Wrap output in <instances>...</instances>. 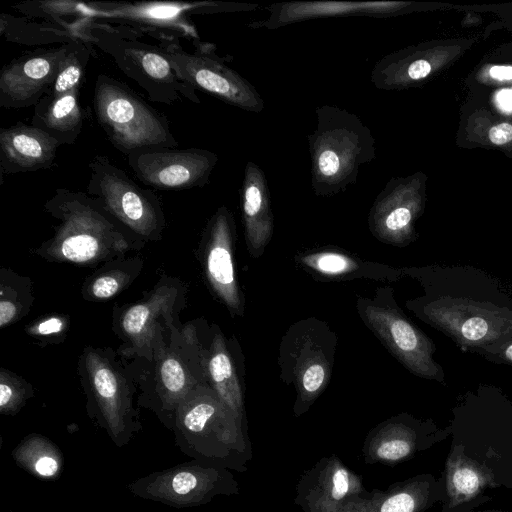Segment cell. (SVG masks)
I'll return each instance as SVG.
<instances>
[{"label": "cell", "instance_id": "obj_1", "mask_svg": "<svg viewBox=\"0 0 512 512\" xmlns=\"http://www.w3.org/2000/svg\"><path fill=\"white\" fill-rule=\"evenodd\" d=\"M316 119L307 136L311 186L317 196H333L354 184L360 166L375 159V139L356 114L337 106H318Z\"/></svg>", "mask_w": 512, "mask_h": 512}, {"label": "cell", "instance_id": "obj_2", "mask_svg": "<svg viewBox=\"0 0 512 512\" xmlns=\"http://www.w3.org/2000/svg\"><path fill=\"white\" fill-rule=\"evenodd\" d=\"M78 33L82 39L109 55L151 101L166 105L182 99L200 103L196 90L177 76L161 48L143 39L140 30L88 19L82 22Z\"/></svg>", "mask_w": 512, "mask_h": 512}, {"label": "cell", "instance_id": "obj_3", "mask_svg": "<svg viewBox=\"0 0 512 512\" xmlns=\"http://www.w3.org/2000/svg\"><path fill=\"white\" fill-rule=\"evenodd\" d=\"M93 110L110 143L123 154L177 148L168 119L113 77H96Z\"/></svg>", "mask_w": 512, "mask_h": 512}, {"label": "cell", "instance_id": "obj_4", "mask_svg": "<svg viewBox=\"0 0 512 512\" xmlns=\"http://www.w3.org/2000/svg\"><path fill=\"white\" fill-rule=\"evenodd\" d=\"M175 444L192 459L224 468H238L243 451L239 421L212 395L184 399L176 414Z\"/></svg>", "mask_w": 512, "mask_h": 512}, {"label": "cell", "instance_id": "obj_5", "mask_svg": "<svg viewBox=\"0 0 512 512\" xmlns=\"http://www.w3.org/2000/svg\"><path fill=\"white\" fill-rule=\"evenodd\" d=\"M168 58L177 76L185 83L212 94L227 104L248 112L264 110V100L255 87L216 54L210 43L194 40V52L185 50L179 37L148 33Z\"/></svg>", "mask_w": 512, "mask_h": 512}, {"label": "cell", "instance_id": "obj_6", "mask_svg": "<svg viewBox=\"0 0 512 512\" xmlns=\"http://www.w3.org/2000/svg\"><path fill=\"white\" fill-rule=\"evenodd\" d=\"M258 4L202 1V2H83L87 19L112 20L115 24L133 27L145 33H161L199 40L187 13L212 14L222 12H249Z\"/></svg>", "mask_w": 512, "mask_h": 512}, {"label": "cell", "instance_id": "obj_7", "mask_svg": "<svg viewBox=\"0 0 512 512\" xmlns=\"http://www.w3.org/2000/svg\"><path fill=\"white\" fill-rule=\"evenodd\" d=\"M127 490L136 497L174 508L205 505L219 495L237 491V483L227 468L191 461L152 472L135 479Z\"/></svg>", "mask_w": 512, "mask_h": 512}, {"label": "cell", "instance_id": "obj_8", "mask_svg": "<svg viewBox=\"0 0 512 512\" xmlns=\"http://www.w3.org/2000/svg\"><path fill=\"white\" fill-rule=\"evenodd\" d=\"M89 170L87 194L105 212L143 234L159 229L163 223L161 202L152 190L138 186L106 156H94Z\"/></svg>", "mask_w": 512, "mask_h": 512}, {"label": "cell", "instance_id": "obj_9", "mask_svg": "<svg viewBox=\"0 0 512 512\" xmlns=\"http://www.w3.org/2000/svg\"><path fill=\"white\" fill-rule=\"evenodd\" d=\"M217 162V154L201 148H154L127 155V163L137 179L161 190L203 187Z\"/></svg>", "mask_w": 512, "mask_h": 512}, {"label": "cell", "instance_id": "obj_10", "mask_svg": "<svg viewBox=\"0 0 512 512\" xmlns=\"http://www.w3.org/2000/svg\"><path fill=\"white\" fill-rule=\"evenodd\" d=\"M67 45L37 49L6 64L0 72V106L20 109L36 105L55 81Z\"/></svg>", "mask_w": 512, "mask_h": 512}, {"label": "cell", "instance_id": "obj_11", "mask_svg": "<svg viewBox=\"0 0 512 512\" xmlns=\"http://www.w3.org/2000/svg\"><path fill=\"white\" fill-rule=\"evenodd\" d=\"M419 175L391 178L379 192L369 212V227L380 240L400 244L412 233L423 201Z\"/></svg>", "mask_w": 512, "mask_h": 512}, {"label": "cell", "instance_id": "obj_12", "mask_svg": "<svg viewBox=\"0 0 512 512\" xmlns=\"http://www.w3.org/2000/svg\"><path fill=\"white\" fill-rule=\"evenodd\" d=\"M411 2L406 1H289L272 3L266 7L267 18L253 21L251 29L275 30L297 22L339 16L391 17L408 10Z\"/></svg>", "mask_w": 512, "mask_h": 512}, {"label": "cell", "instance_id": "obj_13", "mask_svg": "<svg viewBox=\"0 0 512 512\" xmlns=\"http://www.w3.org/2000/svg\"><path fill=\"white\" fill-rule=\"evenodd\" d=\"M58 141L33 125L17 123L0 131V174L49 169Z\"/></svg>", "mask_w": 512, "mask_h": 512}, {"label": "cell", "instance_id": "obj_14", "mask_svg": "<svg viewBox=\"0 0 512 512\" xmlns=\"http://www.w3.org/2000/svg\"><path fill=\"white\" fill-rule=\"evenodd\" d=\"M364 318L392 352L411 370L430 377L434 365L421 334L397 312L374 305L364 308Z\"/></svg>", "mask_w": 512, "mask_h": 512}, {"label": "cell", "instance_id": "obj_15", "mask_svg": "<svg viewBox=\"0 0 512 512\" xmlns=\"http://www.w3.org/2000/svg\"><path fill=\"white\" fill-rule=\"evenodd\" d=\"M240 202L245 235L251 254L258 257L273 233L270 191L263 170L247 162L240 189Z\"/></svg>", "mask_w": 512, "mask_h": 512}, {"label": "cell", "instance_id": "obj_16", "mask_svg": "<svg viewBox=\"0 0 512 512\" xmlns=\"http://www.w3.org/2000/svg\"><path fill=\"white\" fill-rule=\"evenodd\" d=\"M233 228L231 212L225 206L220 207L208 225L207 272L220 297L231 309L239 311L240 298L231 250Z\"/></svg>", "mask_w": 512, "mask_h": 512}, {"label": "cell", "instance_id": "obj_17", "mask_svg": "<svg viewBox=\"0 0 512 512\" xmlns=\"http://www.w3.org/2000/svg\"><path fill=\"white\" fill-rule=\"evenodd\" d=\"M84 112L79 102V89L59 96L45 95L35 106L31 125L59 142L70 145L80 135Z\"/></svg>", "mask_w": 512, "mask_h": 512}, {"label": "cell", "instance_id": "obj_18", "mask_svg": "<svg viewBox=\"0 0 512 512\" xmlns=\"http://www.w3.org/2000/svg\"><path fill=\"white\" fill-rule=\"evenodd\" d=\"M306 491L299 493L301 504L308 512H335V508L350 494L357 491V480L344 466L333 461L324 465V469Z\"/></svg>", "mask_w": 512, "mask_h": 512}, {"label": "cell", "instance_id": "obj_19", "mask_svg": "<svg viewBox=\"0 0 512 512\" xmlns=\"http://www.w3.org/2000/svg\"><path fill=\"white\" fill-rule=\"evenodd\" d=\"M15 464L43 481H55L63 472L64 455L49 438L32 433L24 437L12 450Z\"/></svg>", "mask_w": 512, "mask_h": 512}, {"label": "cell", "instance_id": "obj_20", "mask_svg": "<svg viewBox=\"0 0 512 512\" xmlns=\"http://www.w3.org/2000/svg\"><path fill=\"white\" fill-rule=\"evenodd\" d=\"M0 34L7 41L29 45L65 44L80 34L72 29L49 21L35 22L28 17H14L2 13L0 15Z\"/></svg>", "mask_w": 512, "mask_h": 512}, {"label": "cell", "instance_id": "obj_21", "mask_svg": "<svg viewBox=\"0 0 512 512\" xmlns=\"http://www.w3.org/2000/svg\"><path fill=\"white\" fill-rule=\"evenodd\" d=\"M209 371L219 398L240 421L243 411L242 393L222 339L215 341V348L209 361Z\"/></svg>", "mask_w": 512, "mask_h": 512}, {"label": "cell", "instance_id": "obj_22", "mask_svg": "<svg viewBox=\"0 0 512 512\" xmlns=\"http://www.w3.org/2000/svg\"><path fill=\"white\" fill-rule=\"evenodd\" d=\"M66 52L61 60L55 81L48 94L59 96L80 89L86 66L91 57L90 43L80 37L66 43Z\"/></svg>", "mask_w": 512, "mask_h": 512}, {"label": "cell", "instance_id": "obj_23", "mask_svg": "<svg viewBox=\"0 0 512 512\" xmlns=\"http://www.w3.org/2000/svg\"><path fill=\"white\" fill-rule=\"evenodd\" d=\"M28 18H44L78 32L82 22L88 20L83 2L78 1H33L19 4L15 8Z\"/></svg>", "mask_w": 512, "mask_h": 512}, {"label": "cell", "instance_id": "obj_24", "mask_svg": "<svg viewBox=\"0 0 512 512\" xmlns=\"http://www.w3.org/2000/svg\"><path fill=\"white\" fill-rule=\"evenodd\" d=\"M310 267L325 275H341L355 269V262L336 252H322L309 255L303 260Z\"/></svg>", "mask_w": 512, "mask_h": 512}, {"label": "cell", "instance_id": "obj_25", "mask_svg": "<svg viewBox=\"0 0 512 512\" xmlns=\"http://www.w3.org/2000/svg\"><path fill=\"white\" fill-rule=\"evenodd\" d=\"M374 456L387 462H395L408 456L411 444L403 438L381 436L374 442Z\"/></svg>", "mask_w": 512, "mask_h": 512}, {"label": "cell", "instance_id": "obj_26", "mask_svg": "<svg viewBox=\"0 0 512 512\" xmlns=\"http://www.w3.org/2000/svg\"><path fill=\"white\" fill-rule=\"evenodd\" d=\"M328 377V370L323 362L313 361L301 371L300 383L306 396H315L323 388Z\"/></svg>", "mask_w": 512, "mask_h": 512}, {"label": "cell", "instance_id": "obj_27", "mask_svg": "<svg viewBox=\"0 0 512 512\" xmlns=\"http://www.w3.org/2000/svg\"><path fill=\"white\" fill-rule=\"evenodd\" d=\"M451 482L457 493L470 496L479 489L480 477L469 467H459L453 472Z\"/></svg>", "mask_w": 512, "mask_h": 512}, {"label": "cell", "instance_id": "obj_28", "mask_svg": "<svg viewBox=\"0 0 512 512\" xmlns=\"http://www.w3.org/2000/svg\"><path fill=\"white\" fill-rule=\"evenodd\" d=\"M416 506V499L411 493L400 491L383 499L374 512H414Z\"/></svg>", "mask_w": 512, "mask_h": 512}, {"label": "cell", "instance_id": "obj_29", "mask_svg": "<svg viewBox=\"0 0 512 512\" xmlns=\"http://www.w3.org/2000/svg\"><path fill=\"white\" fill-rule=\"evenodd\" d=\"M150 311L145 305H136L129 309L123 318V327L129 334H139L145 327Z\"/></svg>", "mask_w": 512, "mask_h": 512}, {"label": "cell", "instance_id": "obj_30", "mask_svg": "<svg viewBox=\"0 0 512 512\" xmlns=\"http://www.w3.org/2000/svg\"><path fill=\"white\" fill-rule=\"evenodd\" d=\"M488 330L489 327L487 321L481 317L469 318L461 327L463 337L471 341L483 339Z\"/></svg>", "mask_w": 512, "mask_h": 512}, {"label": "cell", "instance_id": "obj_31", "mask_svg": "<svg viewBox=\"0 0 512 512\" xmlns=\"http://www.w3.org/2000/svg\"><path fill=\"white\" fill-rule=\"evenodd\" d=\"M119 289L118 281L111 276H103L93 283L92 291L97 298H109Z\"/></svg>", "mask_w": 512, "mask_h": 512}, {"label": "cell", "instance_id": "obj_32", "mask_svg": "<svg viewBox=\"0 0 512 512\" xmlns=\"http://www.w3.org/2000/svg\"><path fill=\"white\" fill-rule=\"evenodd\" d=\"M489 140L495 145H504L512 141V125L500 123L489 130Z\"/></svg>", "mask_w": 512, "mask_h": 512}, {"label": "cell", "instance_id": "obj_33", "mask_svg": "<svg viewBox=\"0 0 512 512\" xmlns=\"http://www.w3.org/2000/svg\"><path fill=\"white\" fill-rule=\"evenodd\" d=\"M63 323L59 318L52 317L38 325V332L43 335L53 334L61 331Z\"/></svg>", "mask_w": 512, "mask_h": 512}, {"label": "cell", "instance_id": "obj_34", "mask_svg": "<svg viewBox=\"0 0 512 512\" xmlns=\"http://www.w3.org/2000/svg\"><path fill=\"white\" fill-rule=\"evenodd\" d=\"M16 314V306L6 300L0 301V325L8 324Z\"/></svg>", "mask_w": 512, "mask_h": 512}, {"label": "cell", "instance_id": "obj_35", "mask_svg": "<svg viewBox=\"0 0 512 512\" xmlns=\"http://www.w3.org/2000/svg\"><path fill=\"white\" fill-rule=\"evenodd\" d=\"M489 75L498 80H512V66H492Z\"/></svg>", "mask_w": 512, "mask_h": 512}, {"label": "cell", "instance_id": "obj_36", "mask_svg": "<svg viewBox=\"0 0 512 512\" xmlns=\"http://www.w3.org/2000/svg\"><path fill=\"white\" fill-rule=\"evenodd\" d=\"M505 356L507 359H509L510 361H512V345H510L506 351H505Z\"/></svg>", "mask_w": 512, "mask_h": 512}, {"label": "cell", "instance_id": "obj_37", "mask_svg": "<svg viewBox=\"0 0 512 512\" xmlns=\"http://www.w3.org/2000/svg\"><path fill=\"white\" fill-rule=\"evenodd\" d=\"M9 512H13V511H9Z\"/></svg>", "mask_w": 512, "mask_h": 512}]
</instances>
